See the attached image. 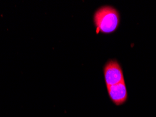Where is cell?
<instances>
[{
	"mask_svg": "<svg viewBox=\"0 0 156 117\" xmlns=\"http://www.w3.org/2000/svg\"><path fill=\"white\" fill-rule=\"evenodd\" d=\"M120 13L111 6H104L96 10L94 15V22L96 33L111 34L118 28L120 25Z\"/></svg>",
	"mask_w": 156,
	"mask_h": 117,
	"instance_id": "1",
	"label": "cell"
},
{
	"mask_svg": "<svg viewBox=\"0 0 156 117\" xmlns=\"http://www.w3.org/2000/svg\"><path fill=\"white\" fill-rule=\"evenodd\" d=\"M106 86H111L125 81L123 72L120 64L115 60H111L105 64L104 69Z\"/></svg>",
	"mask_w": 156,
	"mask_h": 117,
	"instance_id": "2",
	"label": "cell"
},
{
	"mask_svg": "<svg viewBox=\"0 0 156 117\" xmlns=\"http://www.w3.org/2000/svg\"><path fill=\"white\" fill-rule=\"evenodd\" d=\"M107 91L110 99L116 106L125 104L127 100L128 94L125 81L113 86H108Z\"/></svg>",
	"mask_w": 156,
	"mask_h": 117,
	"instance_id": "3",
	"label": "cell"
}]
</instances>
